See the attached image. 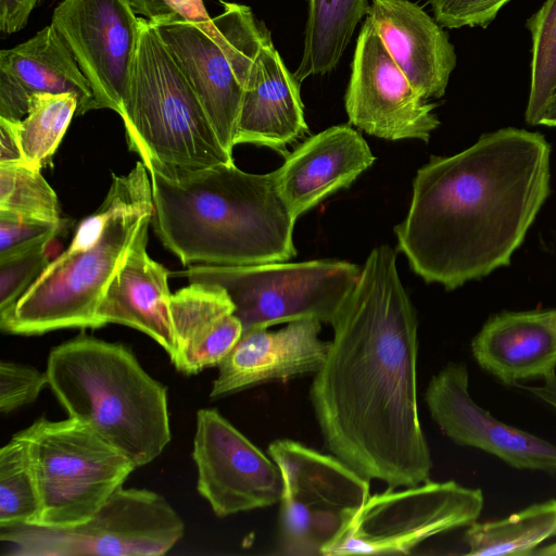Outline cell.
<instances>
[{
  "instance_id": "cell-1",
  "label": "cell",
  "mask_w": 556,
  "mask_h": 556,
  "mask_svg": "<svg viewBox=\"0 0 556 556\" xmlns=\"http://www.w3.org/2000/svg\"><path fill=\"white\" fill-rule=\"evenodd\" d=\"M331 325L333 338L309 388L327 448L391 489L428 481L432 460L417 405L418 324L390 245L371 250Z\"/></svg>"
},
{
  "instance_id": "cell-2",
  "label": "cell",
  "mask_w": 556,
  "mask_h": 556,
  "mask_svg": "<svg viewBox=\"0 0 556 556\" xmlns=\"http://www.w3.org/2000/svg\"><path fill=\"white\" fill-rule=\"evenodd\" d=\"M551 147L502 128L452 156H431L395 227L399 250L426 282L453 290L510 263L549 193Z\"/></svg>"
},
{
  "instance_id": "cell-3",
  "label": "cell",
  "mask_w": 556,
  "mask_h": 556,
  "mask_svg": "<svg viewBox=\"0 0 556 556\" xmlns=\"http://www.w3.org/2000/svg\"><path fill=\"white\" fill-rule=\"evenodd\" d=\"M147 168L152 228L185 265H254L295 256L296 219L271 173H247L233 162L194 170Z\"/></svg>"
},
{
  "instance_id": "cell-4",
  "label": "cell",
  "mask_w": 556,
  "mask_h": 556,
  "mask_svg": "<svg viewBox=\"0 0 556 556\" xmlns=\"http://www.w3.org/2000/svg\"><path fill=\"white\" fill-rule=\"evenodd\" d=\"M46 372L68 417L90 427L137 468L169 443L167 389L123 343L83 332L50 351Z\"/></svg>"
},
{
  "instance_id": "cell-5",
  "label": "cell",
  "mask_w": 556,
  "mask_h": 556,
  "mask_svg": "<svg viewBox=\"0 0 556 556\" xmlns=\"http://www.w3.org/2000/svg\"><path fill=\"white\" fill-rule=\"evenodd\" d=\"M121 117L129 149L146 166L194 170L233 162L191 85L144 17Z\"/></svg>"
},
{
  "instance_id": "cell-6",
  "label": "cell",
  "mask_w": 556,
  "mask_h": 556,
  "mask_svg": "<svg viewBox=\"0 0 556 556\" xmlns=\"http://www.w3.org/2000/svg\"><path fill=\"white\" fill-rule=\"evenodd\" d=\"M15 434L26 444L39 492L40 516L34 526L62 529L87 521L137 468L71 417H40Z\"/></svg>"
},
{
  "instance_id": "cell-7",
  "label": "cell",
  "mask_w": 556,
  "mask_h": 556,
  "mask_svg": "<svg viewBox=\"0 0 556 556\" xmlns=\"http://www.w3.org/2000/svg\"><path fill=\"white\" fill-rule=\"evenodd\" d=\"M361 268L337 260L273 262L240 266L190 265V282L222 287L235 305L243 332L315 319L331 324Z\"/></svg>"
},
{
  "instance_id": "cell-8",
  "label": "cell",
  "mask_w": 556,
  "mask_h": 556,
  "mask_svg": "<svg viewBox=\"0 0 556 556\" xmlns=\"http://www.w3.org/2000/svg\"><path fill=\"white\" fill-rule=\"evenodd\" d=\"M152 214L119 215L91 248L65 250L14 304L0 312L1 330L35 336L66 328H100L97 312L105 290Z\"/></svg>"
},
{
  "instance_id": "cell-9",
  "label": "cell",
  "mask_w": 556,
  "mask_h": 556,
  "mask_svg": "<svg viewBox=\"0 0 556 556\" xmlns=\"http://www.w3.org/2000/svg\"><path fill=\"white\" fill-rule=\"evenodd\" d=\"M184 533L182 519L162 495L122 486L80 525L1 529L0 540L14 556H160Z\"/></svg>"
},
{
  "instance_id": "cell-10",
  "label": "cell",
  "mask_w": 556,
  "mask_h": 556,
  "mask_svg": "<svg viewBox=\"0 0 556 556\" xmlns=\"http://www.w3.org/2000/svg\"><path fill=\"white\" fill-rule=\"evenodd\" d=\"M267 451L282 478L279 552L321 555L369 497V480L334 455L293 440H275Z\"/></svg>"
},
{
  "instance_id": "cell-11",
  "label": "cell",
  "mask_w": 556,
  "mask_h": 556,
  "mask_svg": "<svg viewBox=\"0 0 556 556\" xmlns=\"http://www.w3.org/2000/svg\"><path fill=\"white\" fill-rule=\"evenodd\" d=\"M482 491L455 481H426L369 495L323 556L408 555L424 541L476 522Z\"/></svg>"
},
{
  "instance_id": "cell-12",
  "label": "cell",
  "mask_w": 556,
  "mask_h": 556,
  "mask_svg": "<svg viewBox=\"0 0 556 556\" xmlns=\"http://www.w3.org/2000/svg\"><path fill=\"white\" fill-rule=\"evenodd\" d=\"M149 21L201 101L222 146L232 155L244 89L262 48L271 40L270 33L248 5L228 50L178 14Z\"/></svg>"
},
{
  "instance_id": "cell-13",
  "label": "cell",
  "mask_w": 556,
  "mask_h": 556,
  "mask_svg": "<svg viewBox=\"0 0 556 556\" xmlns=\"http://www.w3.org/2000/svg\"><path fill=\"white\" fill-rule=\"evenodd\" d=\"M51 24L86 76L98 110L121 116L140 38V17L128 1L62 0Z\"/></svg>"
},
{
  "instance_id": "cell-14",
  "label": "cell",
  "mask_w": 556,
  "mask_h": 556,
  "mask_svg": "<svg viewBox=\"0 0 556 556\" xmlns=\"http://www.w3.org/2000/svg\"><path fill=\"white\" fill-rule=\"evenodd\" d=\"M192 458L198 492L217 517L280 501L282 478L276 463L216 409L197 413Z\"/></svg>"
},
{
  "instance_id": "cell-15",
  "label": "cell",
  "mask_w": 556,
  "mask_h": 556,
  "mask_svg": "<svg viewBox=\"0 0 556 556\" xmlns=\"http://www.w3.org/2000/svg\"><path fill=\"white\" fill-rule=\"evenodd\" d=\"M344 103L351 124L388 140L428 142L440 125L435 104L413 87L367 17L356 40Z\"/></svg>"
},
{
  "instance_id": "cell-16",
  "label": "cell",
  "mask_w": 556,
  "mask_h": 556,
  "mask_svg": "<svg viewBox=\"0 0 556 556\" xmlns=\"http://www.w3.org/2000/svg\"><path fill=\"white\" fill-rule=\"evenodd\" d=\"M432 419L455 443L492 454L517 469L556 471V445L502 422L478 405L469 392L465 364L450 363L426 390Z\"/></svg>"
},
{
  "instance_id": "cell-17",
  "label": "cell",
  "mask_w": 556,
  "mask_h": 556,
  "mask_svg": "<svg viewBox=\"0 0 556 556\" xmlns=\"http://www.w3.org/2000/svg\"><path fill=\"white\" fill-rule=\"evenodd\" d=\"M320 331V321L305 319L275 331L243 332L218 365L210 397L217 400L270 381L316 374L330 344L321 340Z\"/></svg>"
},
{
  "instance_id": "cell-18",
  "label": "cell",
  "mask_w": 556,
  "mask_h": 556,
  "mask_svg": "<svg viewBox=\"0 0 556 556\" xmlns=\"http://www.w3.org/2000/svg\"><path fill=\"white\" fill-rule=\"evenodd\" d=\"M36 93H71L77 114L98 110L91 87L52 24L0 51V117L21 121Z\"/></svg>"
},
{
  "instance_id": "cell-19",
  "label": "cell",
  "mask_w": 556,
  "mask_h": 556,
  "mask_svg": "<svg viewBox=\"0 0 556 556\" xmlns=\"http://www.w3.org/2000/svg\"><path fill=\"white\" fill-rule=\"evenodd\" d=\"M375 162L363 136L348 125L314 135L271 172L276 190L294 219L350 186Z\"/></svg>"
},
{
  "instance_id": "cell-20",
  "label": "cell",
  "mask_w": 556,
  "mask_h": 556,
  "mask_svg": "<svg viewBox=\"0 0 556 556\" xmlns=\"http://www.w3.org/2000/svg\"><path fill=\"white\" fill-rule=\"evenodd\" d=\"M366 17L420 96L441 98L456 66L455 48L443 27L409 0H372Z\"/></svg>"
},
{
  "instance_id": "cell-21",
  "label": "cell",
  "mask_w": 556,
  "mask_h": 556,
  "mask_svg": "<svg viewBox=\"0 0 556 556\" xmlns=\"http://www.w3.org/2000/svg\"><path fill=\"white\" fill-rule=\"evenodd\" d=\"M152 215L144 219L121 267L110 281L97 316L101 327L119 324L146 333L172 359L176 352V338L168 271L147 252Z\"/></svg>"
},
{
  "instance_id": "cell-22",
  "label": "cell",
  "mask_w": 556,
  "mask_h": 556,
  "mask_svg": "<svg viewBox=\"0 0 556 556\" xmlns=\"http://www.w3.org/2000/svg\"><path fill=\"white\" fill-rule=\"evenodd\" d=\"M307 130L299 81L270 40L262 48L244 89L235 146L252 143L286 151Z\"/></svg>"
},
{
  "instance_id": "cell-23",
  "label": "cell",
  "mask_w": 556,
  "mask_h": 556,
  "mask_svg": "<svg viewBox=\"0 0 556 556\" xmlns=\"http://www.w3.org/2000/svg\"><path fill=\"white\" fill-rule=\"evenodd\" d=\"M176 352L170 359L184 375L218 366L243 333L235 305L219 286L190 282L170 299Z\"/></svg>"
},
{
  "instance_id": "cell-24",
  "label": "cell",
  "mask_w": 556,
  "mask_h": 556,
  "mask_svg": "<svg viewBox=\"0 0 556 556\" xmlns=\"http://www.w3.org/2000/svg\"><path fill=\"white\" fill-rule=\"evenodd\" d=\"M473 358L504 383L556 372V326L549 312H503L471 342Z\"/></svg>"
},
{
  "instance_id": "cell-25",
  "label": "cell",
  "mask_w": 556,
  "mask_h": 556,
  "mask_svg": "<svg viewBox=\"0 0 556 556\" xmlns=\"http://www.w3.org/2000/svg\"><path fill=\"white\" fill-rule=\"evenodd\" d=\"M304 47L294 77L299 83L334 70L361 20L367 0H307Z\"/></svg>"
},
{
  "instance_id": "cell-26",
  "label": "cell",
  "mask_w": 556,
  "mask_h": 556,
  "mask_svg": "<svg viewBox=\"0 0 556 556\" xmlns=\"http://www.w3.org/2000/svg\"><path fill=\"white\" fill-rule=\"evenodd\" d=\"M556 536V500L523 508L504 519L473 522L464 535L465 555H533L538 547Z\"/></svg>"
},
{
  "instance_id": "cell-27",
  "label": "cell",
  "mask_w": 556,
  "mask_h": 556,
  "mask_svg": "<svg viewBox=\"0 0 556 556\" xmlns=\"http://www.w3.org/2000/svg\"><path fill=\"white\" fill-rule=\"evenodd\" d=\"M77 108V99L71 93L30 97L25 117L12 122L26 164L41 169L50 162Z\"/></svg>"
},
{
  "instance_id": "cell-28",
  "label": "cell",
  "mask_w": 556,
  "mask_h": 556,
  "mask_svg": "<svg viewBox=\"0 0 556 556\" xmlns=\"http://www.w3.org/2000/svg\"><path fill=\"white\" fill-rule=\"evenodd\" d=\"M39 492L25 442L16 434L0 450V529L37 525Z\"/></svg>"
},
{
  "instance_id": "cell-29",
  "label": "cell",
  "mask_w": 556,
  "mask_h": 556,
  "mask_svg": "<svg viewBox=\"0 0 556 556\" xmlns=\"http://www.w3.org/2000/svg\"><path fill=\"white\" fill-rule=\"evenodd\" d=\"M109 192L98 210L83 219L67 248L79 251L91 248L115 217L137 212H153V192L149 170L142 161L125 175L112 176Z\"/></svg>"
},
{
  "instance_id": "cell-30",
  "label": "cell",
  "mask_w": 556,
  "mask_h": 556,
  "mask_svg": "<svg viewBox=\"0 0 556 556\" xmlns=\"http://www.w3.org/2000/svg\"><path fill=\"white\" fill-rule=\"evenodd\" d=\"M0 216L63 219L55 191L39 168L26 163L0 164Z\"/></svg>"
},
{
  "instance_id": "cell-31",
  "label": "cell",
  "mask_w": 556,
  "mask_h": 556,
  "mask_svg": "<svg viewBox=\"0 0 556 556\" xmlns=\"http://www.w3.org/2000/svg\"><path fill=\"white\" fill-rule=\"evenodd\" d=\"M531 34V83L526 109L529 125L541 124L556 92V0H546L527 21Z\"/></svg>"
},
{
  "instance_id": "cell-32",
  "label": "cell",
  "mask_w": 556,
  "mask_h": 556,
  "mask_svg": "<svg viewBox=\"0 0 556 556\" xmlns=\"http://www.w3.org/2000/svg\"><path fill=\"white\" fill-rule=\"evenodd\" d=\"M48 236L31 245L0 257V312L14 304L50 264Z\"/></svg>"
},
{
  "instance_id": "cell-33",
  "label": "cell",
  "mask_w": 556,
  "mask_h": 556,
  "mask_svg": "<svg viewBox=\"0 0 556 556\" xmlns=\"http://www.w3.org/2000/svg\"><path fill=\"white\" fill-rule=\"evenodd\" d=\"M48 384L47 372L23 364L0 363V412L11 413L38 397Z\"/></svg>"
},
{
  "instance_id": "cell-34",
  "label": "cell",
  "mask_w": 556,
  "mask_h": 556,
  "mask_svg": "<svg viewBox=\"0 0 556 556\" xmlns=\"http://www.w3.org/2000/svg\"><path fill=\"white\" fill-rule=\"evenodd\" d=\"M434 20L446 28H486L509 0H428Z\"/></svg>"
},
{
  "instance_id": "cell-35",
  "label": "cell",
  "mask_w": 556,
  "mask_h": 556,
  "mask_svg": "<svg viewBox=\"0 0 556 556\" xmlns=\"http://www.w3.org/2000/svg\"><path fill=\"white\" fill-rule=\"evenodd\" d=\"M132 11L148 20L178 14L198 25L218 45L223 35L207 13L202 0H127Z\"/></svg>"
},
{
  "instance_id": "cell-36",
  "label": "cell",
  "mask_w": 556,
  "mask_h": 556,
  "mask_svg": "<svg viewBox=\"0 0 556 556\" xmlns=\"http://www.w3.org/2000/svg\"><path fill=\"white\" fill-rule=\"evenodd\" d=\"M70 219H62L56 223L0 216V257L24 249L35 242L51 236L61 235L67 229Z\"/></svg>"
},
{
  "instance_id": "cell-37",
  "label": "cell",
  "mask_w": 556,
  "mask_h": 556,
  "mask_svg": "<svg viewBox=\"0 0 556 556\" xmlns=\"http://www.w3.org/2000/svg\"><path fill=\"white\" fill-rule=\"evenodd\" d=\"M42 0H0V29L3 34H14L23 29L34 9Z\"/></svg>"
},
{
  "instance_id": "cell-38",
  "label": "cell",
  "mask_w": 556,
  "mask_h": 556,
  "mask_svg": "<svg viewBox=\"0 0 556 556\" xmlns=\"http://www.w3.org/2000/svg\"><path fill=\"white\" fill-rule=\"evenodd\" d=\"M25 163L12 121L0 117V164Z\"/></svg>"
},
{
  "instance_id": "cell-39",
  "label": "cell",
  "mask_w": 556,
  "mask_h": 556,
  "mask_svg": "<svg viewBox=\"0 0 556 556\" xmlns=\"http://www.w3.org/2000/svg\"><path fill=\"white\" fill-rule=\"evenodd\" d=\"M517 386L544 402L556 412V372L545 377L543 383L540 386Z\"/></svg>"
},
{
  "instance_id": "cell-40",
  "label": "cell",
  "mask_w": 556,
  "mask_h": 556,
  "mask_svg": "<svg viewBox=\"0 0 556 556\" xmlns=\"http://www.w3.org/2000/svg\"><path fill=\"white\" fill-rule=\"evenodd\" d=\"M541 125L556 126V92L553 94L546 106Z\"/></svg>"
},
{
  "instance_id": "cell-41",
  "label": "cell",
  "mask_w": 556,
  "mask_h": 556,
  "mask_svg": "<svg viewBox=\"0 0 556 556\" xmlns=\"http://www.w3.org/2000/svg\"><path fill=\"white\" fill-rule=\"evenodd\" d=\"M533 555L556 556V542L536 549Z\"/></svg>"
},
{
  "instance_id": "cell-42",
  "label": "cell",
  "mask_w": 556,
  "mask_h": 556,
  "mask_svg": "<svg viewBox=\"0 0 556 556\" xmlns=\"http://www.w3.org/2000/svg\"><path fill=\"white\" fill-rule=\"evenodd\" d=\"M553 324L556 326V309L548 311Z\"/></svg>"
}]
</instances>
